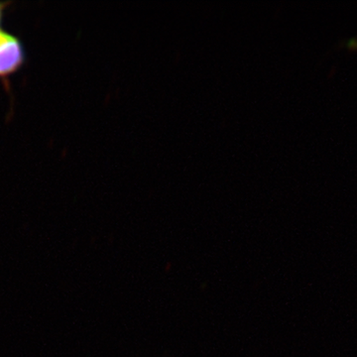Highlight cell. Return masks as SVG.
I'll return each mask as SVG.
<instances>
[{
  "label": "cell",
  "mask_w": 357,
  "mask_h": 357,
  "mask_svg": "<svg viewBox=\"0 0 357 357\" xmlns=\"http://www.w3.org/2000/svg\"><path fill=\"white\" fill-rule=\"evenodd\" d=\"M24 52L20 40L0 30V77H6L20 69Z\"/></svg>",
  "instance_id": "1"
},
{
  "label": "cell",
  "mask_w": 357,
  "mask_h": 357,
  "mask_svg": "<svg viewBox=\"0 0 357 357\" xmlns=\"http://www.w3.org/2000/svg\"><path fill=\"white\" fill-rule=\"evenodd\" d=\"M1 10H2V7H1V6H0V18H1Z\"/></svg>",
  "instance_id": "2"
}]
</instances>
